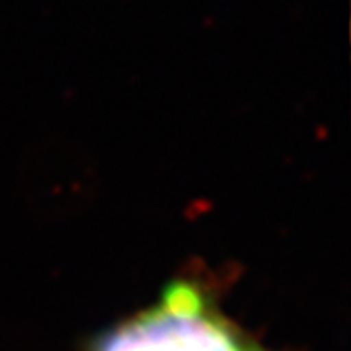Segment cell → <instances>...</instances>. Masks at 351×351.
<instances>
[{"label":"cell","instance_id":"1","mask_svg":"<svg viewBox=\"0 0 351 351\" xmlns=\"http://www.w3.org/2000/svg\"><path fill=\"white\" fill-rule=\"evenodd\" d=\"M92 351H269L199 285H167L149 306L104 332Z\"/></svg>","mask_w":351,"mask_h":351}]
</instances>
